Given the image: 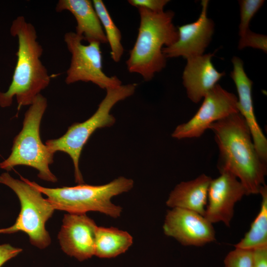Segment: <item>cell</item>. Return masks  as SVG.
Wrapping results in <instances>:
<instances>
[{
    "mask_svg": "<svg viewBox=\"0 0 267 267\" xmlns=\"http://www.w3.org/2000/svg\"><path fill=\"white\" fill-rule=\"evenodd\" d=\"M219 149L218 168L220 173L229 172L245 187L247 195L260 193L265 184L267 163L259 156L244 119L239 113L212 124Z\"/></svg>",
    "mask_w": 267,
    "mask_h": 267,
    "instance_id": "1",
    "label": "cell"
},
{
    "mask_svg": "<svg viewBox=\"0 0 267 267\" xmlns=\"http://www.w3.org/2000/svg\"><path fill=\"white\" fill-rule=\"evenodd\" d=\"M10 32L18 40L17 62L8 89L0 92V106H10L15 97L19 109L33 103L49 85L50 76L41 60L43 49L34 26L19 16L13 21Z\"/></svg>",
    "mask_w": 267,
    "mask_h": 267,
    "instance_id": "2",
    "label": "cell"
},
{
    "mask_svg": "<svg viewBox=\"0 0 267 267\" xmlns=\"http://www.w3.org/2000/svg\"><path fill=\"white\" fill-rule=\"evenodd\" d=\"M138 9V35L126 64L130 72L139 74L149 81L166 66L163 46H169L177 41L178 31L173 23V11L155 12L143 8Z\"/></svg>",
    "mask_w": 267,
    "mask_h": 267,
    "instance_id": "3",
    "label": "cell"
},
{
    "mask_svg": "<svg viewBox=\"0 0 267 267\" xmlns=\"http://www.w3.org/2000/svg\"><path fill=\"white\" fill-rule=\"evenodd\" d=\"M29 182L47 196L55 210L70 214H86L96 211L116 218L120 216L122 208L111 202L113 197L130 190L134 181L120 177L100 185L79 184L75 186L47 188L34 181Z\"/></svg>",
    "mask_w": 267,
    "mask_h": 267,
    "instance_id": "4",
    "label": "cell"
},
{
    "mask_svg": "<svg viewBox=\"0 0 267 267\" xmlns=\"http://www.w3.org/2000/svg\"><path fill=\"white\" fill-rule=\"evenodd\" d=\"M47 105L45 97L41 94L36 96L25 113L22 129L13 139L11 154L0 163L1 169L9 171L16 166H27L38 170L41 179L52 182L57 181L49 168L53 162L54 154L42 142L40 134Z\"/></svg>",
    "mask_w": 267,
    "mask_h": 267,
    "instance_id": "5",
    "label": "cell"
},
{
    "mask_svg": "<svg viewBox=\"0 0 267 267\" xmlns=\"http://www.w3.org/2000/svg\"><path fill=\"white\" fill-rule=\"evenodd\" d=\"M136 87V84H130L106 89L105 97L90 117L83 122L72 124L62 136L46 141L45 145L50 152L54 154L57 151H62L71 157L74 167L76 182L79 184L84 182L79 166L84 145L96 130L114 125L116 120L110 114L111 109L117 102L132 95Z\"/></svg>",
    "mask_w": 267,
    "mask_h": 267,
    "instance_id": "6",
    "label": "cell"
},
{
    "mask_svg": "<svg viewBox=\"0 0 267 267\" xmlns=\"http://www.w3.org/2000/svg\"><path fill=\"white\" fill-rule=\"evenodd\" d=\"M12 178L8 173L0 176V183L10 188L17 195L21 210L15 223L11 226L0 229V234H10L22 231L28 234L31 243L44 249L51 242L45 225L55 209L42 193L31 184L27 179Z\"/></svg>",
    "mask_w": 267,
    "mask_h": 267,
    "instance_id": "7",
    "label": "cell"
},
{
    "mask_svg": "<svg viewBox=\"0 0 267 267\" xmlns=\"http://www.w3.org/2000/svg\"><path fill=\"white\" fill-rule=\"evenodd\" d=\"M64 40L71 54L65 80L67 84L80 81L91 82L105 89L122 85L117 77L108 76L103 71L100 43L91 42L84 44L83 38L72 32L65 33Z\"/></svg>",
    "mask_w": 267,
    "mask_h": 267,
    "instance_id": "8",
    "label": "cell"
},
{
    "mask_svg": "<svg viewBox=\"0 0 267 267\" xmlns=\"http://www.w3.org/2000/svg\"><path fill=\"white\" fill-rule=\"evenodd\" d=\"M203 98L197 112L188 121L176 128L172 134L173 137L178 139L199 137L212 124L239 112L237 97L219 84Z\"/></svg>",
    "mask_w": 267,
    "mask_h": 267,
    "instance_id": "9",
    "label": "cell"
},
{
    "mask_svg": "<svg viewBox=\"0 0 267 267\" xmlns=\"http://www.w3.org/2000/svg\"><path fill=\"white\" fill-rule=\"evenodd\" d=\"M163 228L165 235L184 246H201L215 240L212 223L201 215L182 208L168 211Z\"/></svg>",
    "mask_w": 267,
    "mask_h": 267,
    "instance_id": "10",
    "label": "cell"
},
{
    "mask_svg": "<svg viewBox=\"0 0 267 267\" xmlns=\"http://www.w3.org/2000/svg\"><path fill=\"white\" fill-rule=\"evenodd\" d=\"M220 173L218 178L210 182L204 217L212 224L222 222L229 226L235 203L247 195V192L233 175L227 172Z\"/></svg>",
    "mask_w": 267,
    "mask_h": 267,
    "instance_id": "11",
    "label": "cell"
},
{
    "mask_svg": "<svg viewBox=\"0 0 267 267\" xmlns=\"http://www.w3.org/2000/svg\"><path fill=\"white\" fill-rule=\"evenodd\" d=\"M208 3L207 0H202L201 11L196 21L178 27L177 41L162 49L166 58L182 56L187 59L203 54L214 31V22L207 16Z\"/></svg>",
    "mask_w": 267,
    "mask_h": 267,
    "instance_id": "12",
    "label": "cell"
},
{
    "mask_svg": "<svg viewBox=\"0 0 267 267\" xmlns=\"http://www.w3.org/2000/svg\"><path fill=\"white\" fill-rule=\"evenodd\" d=\"M58 235L62 250L70 256L83 261L94 255L97 228L86 214L64 215Z\"/></svg>",
    "mask_w": 267,
    "mask_h": 267,
    "instance_id": "13",
    "label": "cell"
},
{
    "mask_svg": "<svg viewBox=\"0 0 267 267\" xmlns=\"http://www.w3.org/2000/svg\"><path fill=\"white\" fill-rule=\"evenodd\" d=\"M233 70L230 77L234 81L237 93V109L249 127L256 149L262 159L267 162V140L256 119L252 97L253 82L244 71L240 58L232 59Z\"/></svg>",
    "mask_w": 267,
    "mask_h": 267,
    "instance_id": "14",
    "label": "cell"
},
{
    "mask_svg": "<svg viewBox=\"0 0 267 267\" xmlns=\"http://www.w3.org/2000/svg\"><path fill=\"white\" fill-rule=\"evenodd\" d=\"M214 54L208 53L187 59L183 74V84L188 97L198 103L224 75L212 62Z\"/></svg>",
    "mask_w": 267,
    "mask_h": 267,
    "instance_id": "15",
    "label": "cell"
},
{
    "mask_svg": "<svg viewBox=\"0 0 267 267\" xmlns=\"http://www.w3.org/2000/svg\"><path fill=\"white\" fill-rule=\"evenodd\" d=\"M55 10L69 11L74 16L77 25L76 33L89 43H107V40L99 17L89 0H59Z\"/></svg>",
    "mask_w": 267,
    "mask_h": 267,
    "instance_id": "16",
    "label": "cell"
},
{
    "mask_svg": "<svg viewBox=\"0 0 267 267\" xmlns=\"http://www.w3.org/2000/svg\"><path fill=\"white\" fill-rule=\"evenodd\" d=\"M212 179L210 177L202 174L194 179L181 182L171 192L166 205L172 208L192 211L204 216Z\"/></svg>",
    "mask_w": 267,
    "mask_h": 267,
    "instance_id": "17",
    "label": "cell"
},
{
    "mask_svg": "<svg viewBox=\"0 0 267 267\" xmlns=\"http://www.w3.org/2000/svg\"><path fill=\"white\" fill-rule=\"evenodd\" d=\"M128 232L115 227L98 226L96 231L94 255L102 258L115 257L125 253L133 244Z\"/></svg>",
    "mask_w": 267,
    "mask_h": 267,
    "instance_id": "18",
    "label": "cell"
},
{
    "mask_svg": "<svg viewBox=\"0 0 267 267\" xmlns=\"http://www.w3.org/2000/svg\"><path fill=\"white\" fill-rule=\"evenodd\" d=\"M259 194L262 196L260 211L249 230L234 245L236 248L254 249L267 245V186L266 184L261 187Z\"/></svg>",
    "mask_w": 267,
    "mask_h": 267,
    "instance_id": "19",
    "label": "cell"
},
{
    "mask_svg": "<svg viewBox=\"0 0 267 267\" xmlns=\"http://www.w3.org/2000/svg\"><path fill=\"white\" fill-rule=\"evenodd\" d=\"M92 2L107 42L109 44L111 57L114 61L118 62L120 60L124 50L121 43V33L113 21L102 0H93Z\"/></svg>",
    "mask_w": 267,
    "mask_h": 267,
    "instance_id": "20",
    "label": "cell"
},
{
    "mask_svg": "<svg viewBox=\"0 0 267 267\" xmlns=\"http://www.w3.org/2000/svg\"><path fill=\"white\" fill-rule=\"evenodd\" d=\"M264 0H239L240 11V21L239 26V35L240 37L248 32L251 20L262 6Z\"/></svg>",
    "mask_w": 267,
    "mask_h": 267,
    "instance_id": "21",
    "label": "cell"
},
{
    "mask_svg": "<svg viewBox=\"0 0 267 267\" xmlns=\"http://www.w3.org/2000/svg\"><path fill=\"white\" fill-rule=\"evenodd\" d=\"M225 267H253L254 250L236 248L225 258Z\"/></svg>",
    "mask_w": 267,
    "mask_h": 267,
    "instance_id": "22",
    "label": "cell"
},
{
    "mask_svg": "<svg viewBox=\"0 0 267 267\" xmlns=\"http://www.w3.org/2000/svg\"><path fill=\"white\" fill-rule=\"evenodd\" d=\"M247 46L261 49L267 53V36L257 34L249 30L245 35L240 37L238 48L239 49H242Z\"/></svg>",
    "mask_w": 267,
    "mask_h": 267,
    "instance_id": "23",
    "label": "cell"
},
{
    "mask_svg": "<svg viewBox=\"0 0 267 267\" xmlns=\"http://www.w3.org/2000/svg\"><path fill=\"white\" fill-rule=\"evenodd\" d=\"M169 2L168 0H129L128 2L137 8H143L152 12L163 11L164 6Z\"/></svg>",
    "mask_w": 267,
    "mask_h": 267,
    "instance_id": "24",
    "label": "cell"
},
{
    "mask_svg": "<svg viewBox=\"0 0 267 267\" xmlns=\"http://www.w3.org/2000/svg\"><path fill=\"white\" fill-rule=\"evenodd\" d=\"M22 251L21 248L14 247L8 244L0 245V267Z\"/></svg>",
    "mask_w": 267,
    "mask_h": 267,
    "instance_id": "25",
    "label": "cell"
},
{
    "mask_svg": "<svg viewBox=\"0 0 267 267\" xmlns=\"http://www.w3.org/2000/svg\"><path fill=\"white\" fill-rule=\"evenodd\" d=\"M254 250L253 267H267V245Z\"/></svg>",
    "mask_w": 267,
    "mask_h": 267,
    "instance_id": "26",
    "label": "cell"
}]
</instances>
